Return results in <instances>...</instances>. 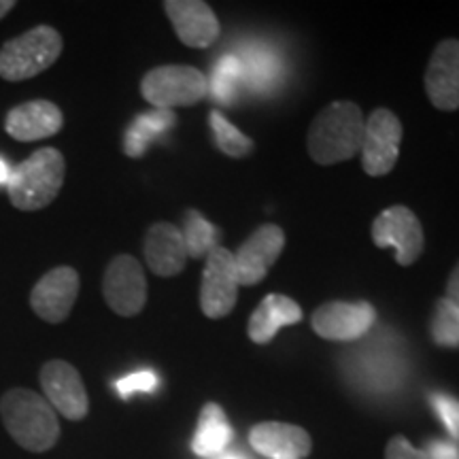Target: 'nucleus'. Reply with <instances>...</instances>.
Listing matches in <instances>:
<instances>
[{"mask_svg": "<svg viewBox=\"0 0 459 459\" xmlns=\"http://www.w3.org/2000/svg\"><path fill=\"white\" fill-rule=\"evenodd\" d=\"M304 317L300 304L283 294H268L257 304L247 324V334L255 344H268L285 325L300 324Z\"/></svg>", "mask_w": 459, "mask_h": 459, "instance_id": "nucleus-19", "label": "nucleus"}, {"mask_svg": "<svg viewBox=\"0 0 459 459\" xmlns=\"http://www.w3.org/2000/svg\"><path fill=\"white\" fill-rule=\"evenodd\" d=\"M41 387L51 409L71 421H82L90 411V398L83 378L73 364L65 359H51L41 368Z\"/></svg>", "mask_w": 459, "mask_h": 459, "instance_id": "nucleus-12", "label": "nucleus"}, {"mask_svg": "<svg viewBox=\"0 0 459 459\" xmlns=\"http://www.w3.org/2000/svg\"><path fill=\"white\" fill-rule=\"evenodd\" d=\"M15 9V0H0V20Z\"/></svg>", "mask_w": 459, "mask_h": 459, "instance_id": "nucleus-31", "label": "nucleus"}, {"mask_svg": "<svg viewBox=\"0 0 459 459\" xmlns=\"http://www.w3.org/2000/svg\"><path fill=\"white\" fill-rule=\"evenodd\" d=\"M9 179V170L7 166L3 164V160H0V181H7Z\"/></svg>", "mask_w": 459, "mask_h": 459, "instance_id": "nucleus-32", "label": "nucleus"}, {"mask_svg": "<svg viewBox=\"0 0 459 459\" xmlns=\"http://www.w3.org/2000/svg\"><path fill=\"white\" fill-rule=\"evenodd\" d=\"M66 177V160L60 149L41 147L9 172L7 194L17 211L32 213L49 206Z\"/></svg>", "mask_w": 459, "mask_h": 459, "instance_id": "nucleus-3", "label": "nucleus"}, {"mask_svg": "<svg viewBox=\"0 0 459 459\" xmlns=\"http://www.w3.org/2000/svg\"><path fill=\"white\" fill-rule=\"evenodd\" d=\"M385 459H428L426 453L417 446H412L404 436L398 434L389 440L387 449H385Z\"/></svg>", "mask_w": 459, "mask_h": 459, "instance_id": "nucleus-27", "label": "nucleus"}, {"mask_svg": "<svg viewBox=\"0 0 459 459\" xmlns=\"http://www.w3.org/2000/svg\"><path fill=\"white\" fill-rule=\"evenodd\" d=\"M238 77V66L237 62L232 60V57H226V60L221 62L220 71H217V79H215V85H217V96H221L223 91V85H226V91H230V82H234V79Z\"/></svg>", "mask_w": 459, "mask_h": 459, "instance_id": "nucleus-29", "label": "nucleus"}, {"mask_svg": "<svg viewBox=\"0 0 459 459\" xmlns=\"http://www.w3.org/2000/svg\"><path fill=\"white\" fill-rule=\"evenodd\" d=\"M102 296L119 317H134L147 304V279L134 255L122 254L108 262L102 277Z\"/></svg>", "mask_w": 459, "mask_h": 459, "instance_id": "nucleus-9", "label": "nucleus"}, {"mask_svg": "<svg viewBox=\"0 0 459 459\" xmlns=\"http://www.w3.org/2000/svg\"><path fill=\"white\" fill-rule=\"evenodd\" d=\"M65 126V115L56 102L37 99L11 108L4 117V132L20 143H34L56 136Z\"/></svg>", "mask_w": 459, "mask_h": 459, "instance_id": "nucleus-16", "label": "nucleus"}, {"mask_svg": "<svg viewBox=\"0 0 459 459\" xmlns=\"http://www.w3.org/2000/svg\"><path fill=\"white\" fill-rule=\"evenodd\" d=\"M372 243L378 249H394L400 266H411L423 254L426 234L419 217L409 206H389L372 221Z\"/></svg>", "mask_w": 459, "mask_h": 459, "instance_id": "nucleus-6", "label": "nucleus"}, {"mask_svg": "<svg viewBox=\"0 0 459 459\" xmlns=\"http://www.w3.org/2000/svg\"><path fill=\"white\" fill-rule=\"evenodd\" d=\"M285 232L277 223H264L238 247L234 254L240 285L251 287L266 279V274L283 254Z\"/></svg>", "mask_w": 459, "mask_h": 459, "instance_id": "nucleus-13", "label": "nucleus"}, {"mask_svg": "<svg viewBox=\"0 0 459 459\" xmlns=\"http://www.w3.org/2000/svg\"><path fill=\"white\" fill-rule=\"evenodd\" d=\"M143 254H145L149 271L162 279L183 273L189 257L181 228L169 221H158L147 230L145 240H143Z\"/></svg>", "mask_w": 459, "mask_h": 459, "instance_id": "nucleus-17", "label": "nucleus"}, {"mask_svg": "<svg viewBox=\"0 0 459 459\" xmlns=\"http://www.w3.org/2000/svg\"><path fill=\"white\" fill-rule=\"evenodd\" d=\"M217 459H245V457L237 455V453H226V455H220Z\"/></svg>", "mask_w": 459, "mask_h": 459, "instance_id": "nucleus-33", "label": "nucleus"}, {"mask_svg": "<svg viewBox=\"0 0 459 459\" xmlns=\"http://www.w3.org/2000/svg\"><path fill=\"white\" fill-rule=\"evenodd\" d=\"M423 453H426L428 459H459V449L453 443H446V440H432Z\"/></svg>", "mask_w": 459, "mask_h": 459, "instance_id": "nucleus-28", "label": "nucleus"}, {"mask_svg": "<svg viewBox=\"0 0 459 459\" xmlns=\"http://www.w3.org/2000/svg\"><path fill=\"white\" fill-rule=\"evenodd\" d=\"M162 7L169 15L172 30L187 48L206 49L220 39V20L203 0H166Z\"/></svg>", "mask_w": 459, "mask_h": 459, "instance_id": "nucleus-14", "label": "nucleus"}, {"mask_svg": "<svg viewBox=\"0 0 459 459\" xmlns=\"http://www.w3.org/2000/svg\"><path fill=\"white\" fill-rule=\"evenodd\" d=\"M432 406L438 412V417L443 419L445 428L449 429L453 438H459V400L445 394H434Z\"/></svg>", "mask_w": 459, "mask_h": 459, "instance_id": "nucleus-26", "label": "nucleus"}, {"mask_svg": "<svg viewBox=\"0 0 459 459\" xmlns=\"http://www.w3.org/2000/svg\"><path fill=\"white\" fill-rule=\"evenodd\" d=\"M209 124H211V130H213V139H215L217 149H220L221 153H226L228 158L240 160V158L249 156V153H254L255 143L251 141L247 134H243L237 126L230 124L226 119V115H221L220 111H211Z\"/></svg>", "mask_w": 459, "mask_h": 459, "instance_id": "nucleus-23", "label": "nucleus"}, {"mask_svg": "<svg viewBox=\"0 0 459 459\" xmlns=\"http://www.w3.org/2000/svg\"><path fill=\"white\" fill-rule=\"evenodd\" d=\"M364 136V113L351 100H336L321 108L311 122L307 149L313 162L332 166L355 158Z\"/></svg>", "mask_w": 459, "mask_h": 459, "instance_id": "nucleus-1", "label": "nucleus"}, {"mask_svg": "<svg viewBox=\"0 0 459 459\" xmlns=\"http://www.w3.org/2000/svg\"><path fill=\"white\" fill-rule=\"evenodd\" d=\"M0 417L17 445L26 451L45 453L60 438L56 411L32 389L15 387L0 398Z\"/></svg>", "mask_w": 459, "mask_h": 459, "instance_id": "nucleus-2", "label": "nucleus"}, {"mask_svg": "<svg viewBox=\"0 0 459 459\" xmlns=\"http://www.w3.org/2000/svg\"><path fill=\"white\" fill-rule=\"evenodd\" d=\"M402 122L389 108H375L364 119L361 136V169L370 177H383L394 170L400 156Z\"/></svg>", "mask_w": 459, "mask_h": 459, "instance_id": "nucleus-7", "label": "nucleus"}, {"mask_svg": "<svg viewBox=\"0 0 459 459\" xmlns=\"http://www.w3.org/2000/svg\"><path fill=\"white\" fill-rule=\"evenodd\" d=\"M175 113L160 111V108L149 115H139V117L130 124L128 132H126L124 152L128 153L130 158L143 156L153 136H156L158 132L170 128V126L175 124Z\"/></svg>", "mask_w": 459, "mask_h": 459, "instance_id": "nucleus-21", "label": "nucleus"}, {"mask_svg": "<svg viewBox=\"0 0 459 459\" xmlns=\"http://www.w3.org/2000/svg\"><path fill=\"white\" fill-rule=\"evenodd\" d=\"M426 94L438 111H457L459 108V41L445 39L436 45L429 57L426 77Z\"/></svg>", "mask_w": 459, "mask_h": 459, "instance_id": "nucleus-15", "label": "nucleus"}, {"mask_svg": "<svg viewBox=\"0 0 459 459\" xmlns=\"http://www.w3.org/2000/svg\"><path fill=\"white\" fill-rule=\"evenodd\" d=\"M446 298L459 307V262L449 274V281H446Z\"/></svg>", "mask_w": 459, "mask_h": 459, "instance_id": "nucleus-30", "label": "nucleus"}, {"mask_svg": "<svg viewBox=\"0 0 459 459\" xmlns=\"http://www.w3.org/2000/svg\"><path fill=\"white\" fill-rule=\"evenodd\" d=\"M238 271L234 254L226 247H217L206 255L200 283V308L204 317L223 319L234 311L238 300Z\"/></svg>", "mask_w": 459, "mask_h": 459, "instance_id": "nucleus-8", "label": "nucleus"}, {"mask_svg": "<svg viewBox=\"0 0 459 459\" xmlns=\"http://www.w3.org/2000/svg\"><path fill=\"white\" fill-rule=\"evenodd\" d=\"M82 279L73 266H56L45 273L30 291V307L48 324H62L77 302Z\"/></svg>", "mask_w": 459, "mask_h": 459, "instance_id": "nucleus-11", "label": "nucleus"}, {"mask_svg": "<svg viewBox=\"0 0 459 459\" xmlns=\"http://www.w3.org/2000/svg\"><path fill=\"white\" fill-rule=\"evenodd\" d=\"M65 49L62 34L48 24L34 26L0 48V77L17 83L39 77L56 65Z\"/></svg>", "mask_w": 459, "mask_h": 459, "instance_id": "nucleus-4", "label": "nucleus"}, {"mask_svg": "<svg viewBox=\"0 0 459 459\" xmlns=\"http://www.w3.org/2000/svg\"><path fill=\"white\" fill-rule=\"evenodd\" d=\"M183 238H186L187 255L198 260V257H206L211 251L217 249V238H220V230L211 223L206 217L196 209H189L183 215Z\"/></svg>", "mask_w": 459, "mask_h": 459, "instance_id": "nucleus-22", "label": "nucleus"}, {"mask_svg": "<svg viewBox=\"0 0 459 459\" xmlns=\"http://www.w3.org/2000/svg\"><path fill=\"white\" fill-rule=\"evenodd\" d=\"M377 321V308L370 302L332 300L315 308L311 325L315 334L325 341L349 342L358 341Z\"/></svg>", "mask_w": 459, "mask_h": 459, "instance_id": "nucleus-10", "label": "nucleus"}, {"mask_svg": "<svg viewBox=\"0 0 459 459\" xmlns=\"http://www.w3.org/2000/svg\"><path fill=\"white\" fill-rule=\"evenodd\" d=\"M209 77L186 65H164L145 73L141 79V94L160 111L198 105L209 96Z\"/></svg>", "mask_w": 459, "mask_h": 459, "instance_id": "nucleus-5", "label": "nucleus"}, {"mask_svg": "<svg viewBox=\"0 0 459 459\" xmlns=\"http://www.w3.org/2000/svg\"><path fill=\"white\" fill-rule=\"evenodd\" d=\"M158 387V377L153 370H139L132 372V375L124 377L122 381H117V392L122 398H130L132 394L136 392H156Z\"/></svg>", "mask_w": 459, "mask_h": 459, "instance_id": "nucleus-25", "label": "nucleus"}, {"mask_svg": "<svg viewBox=\"0 0 459 459\" xmlns=\"http://www.w3.org/2000/svg\"><path fill=\"white\" fill-rule=\"evenodd\" d=\"M230 440H232V428H230L226 412L215 402H206L200 411L192 451L198 457H220Z\"/></svg>", "mask_w": 459, "mask_h": 459, "instance_id": "nucleus-20", "label": "nucleus"}, {"mask_svg": "<svg viewBox=\"0 0 459 459\" xmlns=\"http://www.w3.org/2000/svg\"><path fill=\"white\" fill-rule=\"evenodd\" d=\"M429 332H432L434 342L440 344V347H459V307L453 304L449 298H440V300L436 302Z\"/></svg>", "mask_w": 459, "mask_h": 459, "instance_id": "nucleus-24", "label": "nucleus"}, {"mask_svg": "<svg viewBox=\"0 0 459 459\" xmlns=\"http://www.w3.org/2000/svg\"><path fill=\"white\" fill-rule=\"evenodd\" d=\"M249 443L254 451L271 459H304L311 455V434L300 426L283 421H262L251 428Z\"/></svg>", "mask_w": 459, "mask_h": 459, "instance_id": "nucleus-18", "label": "nucleus"}]
</instances>
